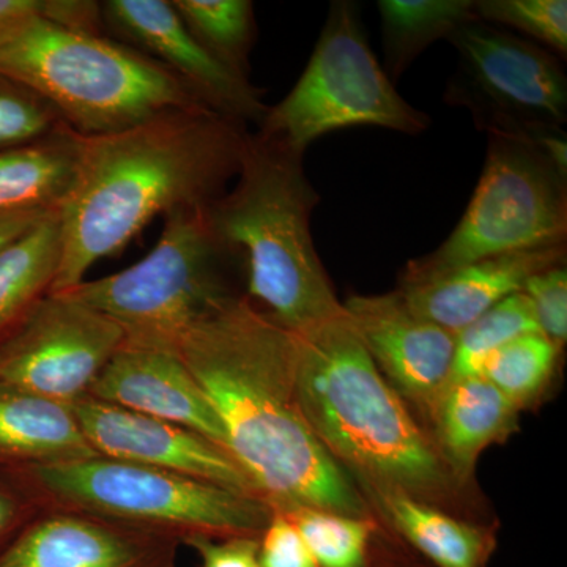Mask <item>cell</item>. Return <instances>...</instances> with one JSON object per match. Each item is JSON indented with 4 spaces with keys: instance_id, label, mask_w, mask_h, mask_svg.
<instances>
[{
    "instance_id": "obj_1",
    "label": "cell",
    "mask_w": 567,
    "mask_h": 567,
    "mask_svg": "<svg viewBox=\"0 0 567 567\" xmlns=\"http://www.w3.org/2000/svg\"><path fill=\"white\" fill-rule=\"evenodd\" d=\"M178 357L221 421L230 456L271 509L374 520L363 492L306 423L292 331L234 295L194 324Z\"/></svg>"
},
{
    "instance_id": "obj_30",
    "label": "cell",
    "mask_w": 567,
    "mask_h": 567,
    "mask_svg": "<svg viewBox=\"0 0 567 567\" xmlns=\"http://www.w3.org/2000/svg\"><path fill=\"white\" fill-rule=\"evenodd\" d=\"M524 293L533 306L540 334L563 349L567 339L566 265H555L533 275L525 282Z\"/></svg>"
},
{
    "instance_id": "obj_34",
    "label": "cell",
    "mask_w": 567,
    "mask_h": 567,
    "mask_svg": "<svg viewBox=\"0 0 567 567\" xmlns=\"http://www.w3.org/2000/svg\"><path fill=\"white\" fill-rule=\"evenodd\" d=\"M62 0H0V21L47 18L58 22Z\"/></svg>"
},
{
    "instance_id": "obj_15",
    "label": "cell",
    "mask_w": 567,
    "mask_h": 567,
    "mask_svg": "<svg viewBox=\"0 0 567 567\" xmlns=\"http://www.w3.org/2000/svg\"><path fill=\"white\" fill-rule=\"evenodd\" d=\"M181 546L100 518L41 511L0 550V567H174Z\"/></svg>"
},
{
    "instance_id": "obj_26",
    "label": "cell",
    "mask_w": 567,
    "mask_h": 567,
    "mask_svg": "<svg viewBox=\"0 0 567 567\" xmlns=\"http://www.w3.org/2000/svg\"><path fill=\"white\" fill-rule=\"evenodd\" d=\"M528 333H540L527 295L517 292L488 309L456 334L451 380L480 377L492 353Z\"/></svg>"
},
{
    "instance_id": "obj_8",
    "label": "cell",
    "mask_w": 567,
    "mask_h": 567,
    "mask_svg": "<svg viewBox=\"0 0 567 567\" xmlns=\"http://www.w3.org/2000/svg\"><path fill=\"white\" fill-rule=\"evenodd\" d=\"M431 118L406 103L369 48L360 7L331 3L327 21L300 80L286 99L268 106L257 133L305 155L324 134L379 126L421 134Z\"/></svg>"
},
{
    "instance_id": "obj_9",
    "label": "cell",
    "mask_w": 567,
    "mask_h": 567,
    "mask_svg": "<svg viewBox=\"0 0 567 567\" xmlns=\"http://www.w3.org/2000/svg\"><path fill=\"white\" fill-rule=\"evenodd\" d=\"M468 207L434 252L406 264L401 281L427 278L502 254L566 244L567 173L536 140L488 134Z\"/></svg>"
},
{
    "instance_id": "obj_22",
    "label": "cell",
    "mask_w": 567,
    "mask_h": 567,
    "mask_svg": "<svg viewBox=\"0 0 567 567\" xmlns=\"http://www.w3.org/2000/svg\"><path fill=\"white\" fill-rule=\"evenodd\" d=\"M62 257L59 210L0 251V344L50 292Z\"/></svg>"
},
{
    "instance_id": "obj_17",
    "label": "cell",
    "mask_w": 567,
    "mask_h": 567,
    "mask_svg": "<svg viewBox=\"0 0 567 567\" xmlns=\"http://www.w3.org/2000/svg\"><path fill=\"white\" fill-rule=\"evenodd\" d=\"M566 264V244L487 257L427 278L401 281L398 292L413 312L456 336L509 295L524 292L533 275Z\"/></svg>"
},
{
    "instance_id": "obj_3",
    "label": "cell",
    "mask_w": 567,
    "mask_h": 567,
    "mask_svg": "<svg viewBox=\"0 0 567 567\" xmlns=\"http://www.w3.org/2000/svg\"><path fill=\"white\" fill-rule=\"evenodd\" d=\"M297 339V390L306 423L368 494L401 492L440 505L457 483L399 395L369 357L347 312Z\"/></svg>"
},
{
    "instance_id": "obj_6",
    "label": "cell",
    "mask_w": 567,
    "mask_h": 567,
    "mask_svg": "<svg viewBox=\"0 0 567 567\" xmlns=\"http://www.w3.org/2000/svg\"><path fill=\"white\" fill-rule=\"evenodd\" d=\"M41 511L173 537H260L274 509L256 496L104 456L11 470Z\"/></svg>"
},
{
    "instance_id": "obj_36",
    "label": "cell",
    "mask_w": 567,
    "mask_h": 567,
    "mask_svg": "<svg viewBox=\"0 0 567 567\" xmlns=\"http://www.w3.org/2000/svg\"><path fill=\"white\" fill-rule=\"evenodd\" d=\"M29 20H31V18H25V20L0 21V48L6 47Z\"/></svg>"
},
{
    "instance_id": "obj_4",
    "label": "cell",
    "mask_w": 567,
    "mask_h": 567,
    "mask_svg": "<svg viewBox=\"0 0 567 567\" xmlns=\"http://www.w3.org/2000/svg\"><path fill=\"white\" fill-rule=\"evenodd\" d=\"M303 156L249 133L233 188L207 208L213 234L245 276L246 297L292 333L346 315L312 240L320 196Z\"/></svg>"
},
{
    "instance_id": "obj_11",
    "label": "cell",
    "mask_w": 567,
    "mask_h": 567,
    "mask_svg": "<svg viewBox=\"0 0 567 567\" xmlns=\"http://www.w3.org/2000/svg\"><path fill=\"white\" fill-rule=\"evenodd\" d=\"M122 346L110 317L73 295L48 292L0 344V386L73 405Z\"/></svg>"
},
{
    "instance_id": "obj_19",
    "label": "cell",
    "mask_w": 567,
    "mask_h": 567,
    "mask_svg": "<svg viewBox=\"0 0 567 567\" xmlns=\"http://www.w3.org/2000/svg\"><path fill=\"white\" fill-rule=\"evenodd\" d=\"M100 456L82 434L71 405L0 386V470Z\"/></svg>"
},
{
    "instance_id": "obj_13",
    "label": "cell",
    "mask_w": 567,
    "mask_h": 567,
    "mask_svg": "<svg viewBox=\"0 0 567 567\" xmlns=\"http://www.w3.org/2000/svg\"><path fill=\"white\" fill-rule=\"evenodd\" d=\"M71 409L100 456L166 470L260 498L233 456L192 429L92 395L74 402Z\"/></svg>"
},
{
    "instance_id": "obj_12",
    "label": "cell",
    "mask_w": 567,
    "mask_h": 567,
    "mask_svg": "<svg viewBox=\"0 0 567 567\" xmlns=\"http://www.w3.org/2000/svg\"><path fill=\"white\" fill-rule=\"evenodd\" d=\"M100 9L103 28L166 66L205 106L246 126L262 122L268 111L262 91L208 54L185 28L171 0H107Z\"/></svg>"
},
{
    "instance_id": "obj_5",
    "label": "cell",
    "mask_w": 567,
    "mask_h": 567,
    "mask_svg": "<svg viewBox=\"0 0 567 567\" xmlns=\"http://www.w3.org/2000/svg\"><path fill=\"white\" fill-rule=\"evenodd\" d=\"M0 73L50 100L81 136L118 133L167 111L207 107L136 48L47 18H31L0 48Z\"/></svg>"
},
{
    "instance_id": "obj_7",
    "label": "cell",
    "mask_w": 567,
    "mask_h": 567,
    "mask_svg": "<svg viewBox=\"0 0 567 567\" xmlns=\"http://www.w3.org/2000/svg\"><path fill=\"white\" fill-rule=\"evenodd\" d=\"M237 260L219 244L207 208H181L163 218L158 244L118 274L66 290L117 323L123 346L178 354L186 333L234 295Z\"/></svg>"
},
{
    "instance_id": "obj_27",
    "label": "cell",
    "mask_w": 567,
    "mask_h": 567,
    "mask_svg": "<svg viewBox=\"0 0 567 567\" xmlns=\"http://www.w3.org/2000/svg\"><path fill=\"white\" fill-rule=\"evenodd\" d=\"M559 350L544 334L518 336L488 357L481 377L502 391L518 410L524 409L548 385Z\"/></svg>"
},
{
    "instance_id": "obj_18",
    "label": "cell",
    "mask_w": 567,
    "mask_h": 567,
    "mask_svg": "<svg viewBox=\"0 0 567 567\" xmlns=\"http://www.w3.org/2000/svg\"><path fill=\"white\" fill-rule=\"evenodd\" d=\"M517 409L484 377L451 380L432 405L431 439L457 483H465L486 447L502 442L517 424Z\"/></svg>"
},
{
    "instance_id": "obj_14",
    "label": "cell",
    "mask_w": 567,
    "mask_h": 567,
    "mask_svg": "<svg viewBox=\"0 0 567 567\" xmlns=\"http://www.w3.org/2000/svg\"><path fill=\"white\" fill-rule=\"evenodd\" d=\"M342 305L380 374L429 417L450 380L456 336L413 312L398 290Z\"/></svg>"
},
{
    "instance_id": "obj_31",
    "label": "cell",
    "mask_w": 567,
    "mask_h": 567,
    "mask_svg": "<svg viewBox=\"0 0 567 567\" xmlns=\"http://www.w3.org/2000/svg\"><path fill=\"white\" fill-rule=\"evenodd\" d=\"M260 567H319L303 537L281 511L274 509L259 540Z\"/></svg>"
},
{
    "instance_id": "obj_32",
    "label": "cell",
    "mask_w": 567,
    "mask_h": 567,
    "mask_svg": "<svg viewBox=\"0 0 567 567\" xmlns=\"http://www.w3.org/2000/svg\"><path fill=\"white\" fill-rule=\"evenodd\" d=\"M260 537H194L185 543L200 559V567H260Z\"/></svg>"
},
{
    "instance_id": "obj_33",
    "label": "cell",
    "mask_w": 567,
    "mask_h": 567,
    "mask_svg": "<svg viewBox=\"0 0 567 567\" xmlns=\"http://www.w3.org/2000/svg\"><path fill=\"white\" fill-rule=\"evenodd\" d=\"M40 513L35 499L20 481L0 470V550Z\"/></svg>"
},
{
    "instance_id": "obj_23",
    "label": "cell",
    "mask_w": 567,
    "mask_h": 567,
    "mask_svg": "<svg viewBox=\"0 0 567 567\" xmlns=\"http://www.w3.org/2000/svg\"><path fill=\"white\" fill-rule=\"evenodd\" d=\"M475 0H380L388 76L398 80L436 40L477 20Z\"/></svg>"
},
{
    "instance_id": "obj_20",
    "label": "cell",
    "mask_w": 567,
    "mask_h": 567,
    "mask_svg": "<svg viewBox=\"0 0 567 567\" xmlns=\"http://www.w3.org/2000/svg\"><path fill=\"white\" fill-rule=\"evenodd\" d=\"M82 140L65 125L32 144L0 151V213L59 210L76 181Z\"/></svg>"
},
{
    "instance_id": "obj_21",
    "label": "cell",
    "mask_w": 567,
    "mask_h": 567,
    "mask_svg": "<svg viewBox=\"0 0 567 567\" xmlns=\"http://www.w3.org/2000/svg\"><path fill=\"white\" fill-rule=\"evenodd\" d=\"M406 543L439 567H484L494 536L486 529L443 513L439 507L401 494H368Z\"/></svg>"
},
{
    "instance_id": "obj_24",
    "label": "cell",
    "mask_w": 567,
    "mask_h": 567,
    "mask_svg": "<svg viewBox=\"0 0 567 567\" xmlns=\"http://www.w3.org/2000/svg\"><path fill=\"white\" fill-rule=\"evenodd\" d=\"M197 43L227 70L249 80L257 28L251 0H171Z\"/></svg>"
},
{
    "instance_id": "obj_25",
    "label": "cell",
    "mask_w": 567,
    "mask_h": 567,
    "mask_svg": "<svg viewBox=\"0 0 567 567\" xmlns=\"http://www.w3.org/2000/svg\"><path fill=\"white\" fill-rule=\"evenodd\" d=\"M315 555L319 567H391L372 557L375 520L342 516L312 507L281 511Z\"/></svg>"
},
{
    "instance_id": "obj_37",
    "label": "cell",
    "mask_w": 567,
    "mask_h": 567,
    "mask_svg": "<svg viewBox=\"0 0 567 567\" xmlns=\"http://www.w3.org/2000/svg\"><path fill=\"white\" fill-rule=\"evenodd\" d=\"M391 567H395V566H391Z\"/></svg>"
},
{
    "instance_id": "obj_28",
    "label": "cell",
    "mask_w": 567,
    "mask_h": 567,
    "mask_svg": "<svg viewBox=\"0 0 567 567\" xmlns=\"http://www.w3.org/2000/svg\"><path fill=\"white\" fill-rule=\"evenodd\" d=\"M65 125L50 100L31 85L0 73V151L32 144Z\"/></svg>"
},
{
    "instance_id": "obj_29",
    "label": "cell",
    "mask_w": 567,
    "mask_h": 567,
    "mask_svg": "<svg viewBox=\"0 0 567 567\" xmlns=\"http://www.w3.org/2000/svg\"><path fill=\"white\" fill-rule=\"evenodd\" d=\"M476 18L492 25H506L543 43V48L567 54L566 0H480Z\"/></svg>"
},
{
    "instance_id": "obj_16",
    "label": "cell",
    "mask_w": 567,
    "mask_h": 567,
    "mask_svg": "<svg viewBox=\"0 0 567 567\" xmlns=\"http://www.w3.org/2000/svg\"><path fill=\"white\" fill-rule=\"evenodd\" d=\"M87 395L192 429L229 453L221 421L178 354L122 346Z\"/></svg>"
},
{
    "instance_id": "obj_2",
    "label": "cell",
    "mask_w": 567,
    "mask_h": 567,
    "mask_svg": "<svg viewBox=\"0 0 567 567\" xmlns=\"http://www.w3.org/2000/svg\"><path fill=\"white\" fill-rule=\"evenodd\" d=\"M248 126L208 107L167 111L118 133L82 136L76 181L59 208L62 257L50 292L85 281L145 227L181 208H208L240 171Z\"/></svg>"
},
{
    "instance_id": "obj_35",
    "label": "cell",
    "mask_w": 567,
    "mask_h": 567,
    "mask_svg": "<svg viewBox=\"0 0 567 567\" xmlns=\"http://www.w3.org/2000/svg\"><path fill=\"white\" fill-rule=\"evenodd\" d=\"M55 212V210H52ZM52 212H7L0 213V251L32 229Z\"/></svg>"
},
{
    "instance_id": "obj_10",
    "label": "cell",
    "mask_w": 567,
    "mask_h": 567,
    "mask_svg": "<svg viewBox=\"0 0 567 567\" xmlns=\"http://www.w3.org/2000/svg\"><path fill=\"white\" fill-rule=\"evenodd\" d=\"M457 69L445 102L464 107L477 128L536 140L567 121V78L551 52L480 20L450 37Z\"/></svg>"
}]
</instances>
